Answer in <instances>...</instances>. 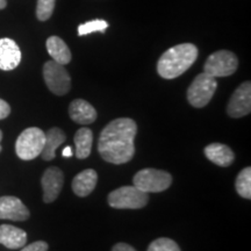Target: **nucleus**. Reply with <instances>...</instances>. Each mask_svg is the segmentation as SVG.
Listing matches in <instances>:
<instances>
[{
  "mask_svg": "<svg viewBox=\"0 0 251 251\" xmlns=\"http://www.w3.org/2000/svg\"><path fill=\"white\" fill-rule=\"evenodd\" d=\"M69 115L76 124L90 125L97 119L96 108L83 99H75L69 106Z\"/></svg>",
  "mask_w": 251,
  "mask_h": 251,
  "instance_id": "ddd939ff",
  "label": "nucleus"
},
{
  "mask_svg": "<svg viewBox=\"0 0 251 251\" xmlns=\"http://www.w3.org/2000/svg\"><path fill=\"white\" fill-rule=\"evenodd\" d=\"M112 251H136V250L127 243H117L112 248Z\"/></svg>",
  "mask_w": 251,
  "mask_h": 251,
  "instance_id": "a878e982",
  "label": "nucleus"
},
{
  "mask_svg": "<svg viewBox=\"0 0 251 251\" xmlns=\"http://www.w3.org/2000/svg\"><path fill=\"white\" fill-rule=\"evenodd\" d=\"M216 87H218L216 78L209 76L205 72L198 75L187 90L188 102L196 108L205 107L212 100Z\"/></svg>",
  "mask_w": 251,
  "mask_h": 251,
  "instance_id": "423d86ee",
  "label": "nucleus"
},
{
  "mask_svg": "<svg viewBox=\"0 0 251 251\" xmlns=\"http://www.w3.org/2000/svg\"><path fill=\"white\" fill-rule=\"evenodd\" d=\"M251 111V83L244 81L231 94L227 106L230 118L237 119L248 115Z\"/></svg>",
  "mask_w": 251,
  "mask_h": 251,
  "instance_id": "1a4fd4ad",
  "label": "nucleus"
},
{
  "mask_svg": "<svg viewBox=\"0 0 251 251\" xmlns=\"http://www.w3.org/2000/svg\"><path fill=\"white\" fill-rule=\"evenodd\" d=\"M62 155H63V157H71L72 155H74V151H72L71 147H65L64 150H63Z\"/></svg>",
  "mask_w": 251,
  "mask_h": 251,
  "instance_id": "bb28decb",
  "label": "nucleus"
},
{
  "mask_svg": "<svg viewBox=\"0 0 251 251\" xmlns=\"http://www.w3.org/2000/svg\"><path fill=\"white\" fill-rule=\"evenodd\" d=\"M148 251H181L179 246L174 240L168 237L157 238L150 243Z\"/></svg>",
  "mask_w": 251,
  "mask_h": 251,
  "instance_id": "5701e85b",
  "label": "nucleus"
},
{
  "mask_svg": "<svg viewBox=\"0 0 251 251\" xmlns=\"http://www.w3.org/2000/svg\"><path fill=\"white\" fill-rule=\"evenodd\" d=\"M9 113H11V107H9L8 103L5 100L0 99V120L7 118Z\"/></svg>",
  "mask_w": 251,
  "mask_h": 251,
  "instance_id": "393cba45",
  "label": "nucleus"
},
{
  "mask_svg": "<svg viewBox=\"0 0 251 251\" xmlns=\"http://www.w3.org/2000/svg\"><path fill=\"white\" fill-rule=\"evenodd\" d=\"M21 62V50L14 40L0 39V70L11 71Z\"/></svg>",
  "mask_w": 251,
  "mask_h": 251,
  "instance_id": "f8f14e48",
  "label": "nucleus"
},
{
  "mask_svg": "<svg viewBox=\"0 0 251 251\" xmlns=\"http://www.w3.org/2000/svg\"><path fill=\"white\" fill-rule=\"evenodd\" d=\"M30 213L24 202L17 197L0 198V219L12 221H26Z\"/></svg>",
  "mask_w": 251,
  "mask_h": 251,
  "instance_id": "9b49d317",
  "label": "nucleus"
},
{
  "mask_svg": "<svg viewBox=\"0 0 251 251\" xmlns=\"http://www.w3.org/2000/svg\"><path fill=\"white\" fill-rule=\"evenodd\" d=\"M2 140V131L0 130V142H1ZM0 152H1V144H0Z\"/></svg>",
  "mask_w": 251,
  "mask_h": 251,
  "instance_id": "c85d7f7f",
  "label": "nucleus"
},
{
  "mask_svg": "<svg viewBox=\"0 0 251 251\" xmlns=\"http://www.w3.org/2000/svg\"><path fill=\"white\" fill-rule=\"evenodd\" d=\"M48 54L51 56L52 61L62 65H67L71 62V51L67 43L58 36H50L46 43Z\"/></svg>",
  "mask_w": 251,
  "mask_h": 251,
  "instance_id": "f3484780",
  "label": "nucleus"
},
{
  "mask_svg": "<svg viewBox=\"0 0 251 251\" xmlns=\"http://www.w3.org/2000/svg\"><path fill=\"white\" fill-rule=\"evenodd\" d=\"M235 187L241 197L251 199V168L249 166L238 174L235 181Z\"/></svg>",
  "mask_w": 251,
  "mask_h": 251,
  "instance_id": "aec40b11",
  "label": "nucleus"
},
{
  "mask_svg": "<svg viewBox=\"0 0 251 251\" xmlns=\"http://www.w3.org/2000/svg\"><path fill=\"white\" fill-rule=\"evenodd\" d=\"M98 181V175L93 169H86L78 174L72 180V190L76 196L84 198L93 192Z\"/></svg>",
  "mask_w": 251,
  "mask_h": 251,
  "instance_id": "2eb2a0df",
  "label": "nucleus"
},
{
  "mask_svg": "<svg viewBox=\"0 0 251 251\" xmlns=\"http://www.w3.org/2000/svg\"><path fill=\"white\" fill-rule=\"evenodd\" d=\"M46 141V133L37 127L25 129L15 142V152L23 161H31L41 155Z\"/></svg>",
  "mask_w": 251,
  "mask_h": 251,
  "instance_id": "7ed1b4c3",
  "label": "nucleus"
},
{
  "mask_svg": "<svg viewBox=\"0 0 251 251\" xmlns=\"http://www.w3.org/2000/svg\"><path fill=\"white\" fill-rule=\"evenodd\" d=\"M41 184L43 188V201L47 203L54 202L61 193L64 184L63 172L56 166L48 168L42 176Z\"/></svg>",
  "mask_w": 251,
  "mask_h": 251,
  "instance_id": "9d476101",
  "label": "nucleus"
},
{
  "mask_svg": "<svg viewBox=\"0 0 251 251\" xmlns=\"http://www.w3.org/2000/svg\"><path fill=\"white\" fill-rule=\"evenodd\" d=\"M56 0H37L36 18L40 21H47L54 13Z\"/></svg>",
  "mask_w": 251,
  "mask_h": 251,
  "instance_id": "4be33fe9",
  "label": "nucleus"
},
{
  "mask_svg": "<svg viewBox=\"0 0 251 251\" xmlns=\"http://www.w3.org/2000/svg\"><path fill=\"white\" fill-rule=\"evenodd\" d=\"M43 78L48 89L56 96H65L71 89V78L67 69L52 59L46 62Z\"/></svg>",
  "mask_w": 251,
  "mask_h": 251,
  "instance_id": "6e6552de",
  "label": "nucleus"
},
{
  "mask_svg": "<svg viewBox=\"0 0 251 251\" xmlns=\"http://www.w3.org/2000/svg\"><path fill=\"white\" fill-rule=\"evenodd\" d=\"M203 152L212 163L219 166H224V168L230 166L235 161V153L233 150L222 143L208 144Z\"/></svg>",
  "mask_w": 251,
  "mask_h": 251,
  "instance_id": "4468645a",
  "label": "nucleus"
},
{
  "mask_svg": "<svg viewBox=\"0 0 251 251\" xmlns=\"http://www.w3.org/2000/svg\"><path fill=\"white\" fill-rule=\"evenodd\" d=\"M48 243L45 241H36V242L24 247L21 251H48Z\"/></svg>",
  "mask_w": 251,
  "mask_h": 251,
  "instance_id": "b1692460",
  "label": "nucleus"
},
{
  "mask_svg": "<svg viewBox=\"0 0 251 251\" xmlns=\"http://www.w3.org/2000/svg\"><path fill=\"white\" fill-rule=\"evenodd\" d=\"M7 6V0H0V9H4Z\"/></svg>",
  "mask_w": 251,
  "mask_h": 251,
  "instance_id": "cd10ccee",
  "label": "nucleus"
},
{
  "mask_svg": "<svg viewBox=\"0 0 251 251\" xmlns=\"http://www.w3.org/2000/svg\"><path fill=\"white\" fill-rule=\"evenodd\" d=\"M136 122L129 118L115 119L103 128L98 142V151L106 162L125 164L135 153Z\"/></svg>",
  "mask_w": 251,
  "mask_h": 251,
  "instance_id": "f257e3e1",
  "label": "nucleus"
},
{
  "mask_svg": "<svg viewBox=\"0 0 251 251\" xmlns=\"http://www.w3.org/2000/svg\"><path fill=\"white\" fill-rule=\"evenodd\" d=\"M198 55V48L192 43H181L172 47L158 59L157 72L164 79H175L192 67Z\"/></svg>",
  "mask_w": 251,
  "mask_h": 251,
  "instance_id": "f03ea898",
  "label": "nucleus"
},
{
  "mask_svg": "<svg viewBox=\"0 0 251 251\" xmlns=\"http://www.w3.org/2000/svg\"><path fill=\"white\" fill-rule=\"evenodd\" d=\"M107 201L109 206L117 209H140L148 203L149 196L134 185L122 186L108 194Z\"/></svg>",
  "mask_w": 251,
  "mask_h": 251,
  "instance_id": "20e7f679",
  "label": "nucleus"
},
{
  "mask_svg": "<svg viewBox=\"0 0 251 251\" xmlns=\"http://www.w3.org/2000/svg\"><path fill=\"white\" fill-rule=\"evenodd\" d=\"M75 147L76 151L75 155L78 159H85L91 155V149H92L93 142V133L90 128H80L75 134Z\"/></svg>",
  "mask_w": 251,
  "mask_h": 251,
  "instance_id": "6ab92c4d",
  "label": "nucleus"
},
{
  "mask_svg": "<svg viewBox=\"0 0 251 251\" xmlns=\"http://www.w3.org/2000/svg\"><path fill=\"white\" fill-rule=\"evenodd\" d=\"M27 242V234L23 229L11 225L0 226V244L8 249H19Z\"/></svg>",
  "mask_w": 251,
  "mask_h": 251,
  "instance_id": "dca6fc26",
  "label": "nucleus"
},
{
  "mask_svg": "<svg viewBox=\"0 0 251 251\" xmlns=\"http://www.w3.org/2000/svg\"><path fill=\"white\" fill-rule=\"evenodd\" d=\"M172 183V176L169 172L157 169H143L133 178L135 187L146 193H158L168 190Z\"/></svg>",
  "mask_w": 251,
  "mask_h": 251,
  "instance_id": "39448f33",
  "label": "nucleus"
},
{
  "mask_svg": "<svg viewBox=\"0 0 251 251\" xmlns=\"http://www.w3.org/2000/svg\"><path fill=\"white\" fill-rule=\"evenodd\" d=\"M67 140L65 133L57 127L51 128L46 133V141L41 156L45 161H52L56 156V150Z\"/></svg>",
  "mask_w": 251,
  "mask_h": 251,
  "instance_id": "a211bd4d",
  "label": "nucleus"
},
{
  "mask_svg": "<svg viewBox=\"0 0 251 251\" xmlns=\"http://www.w3.org/2000/svg\"><path fill=\"white\" fill-rule=\"evenodd\" d=\"M108 28V23L101 19H96V20L89 21V23L81 24L78 26V35L84 36L89 35L94 31H100V33H105L106 29Z\"/></svg>",
  "mask_w": 251,
  "mask_h": 251,
  "instance_id": "412c9836",
  "label": "nucleus"
},
{
  "mask_svg": "<svg viewBox=\"0 0 251 251\" xmlns=\"http://www.w3.org/2000/svg\"><path fill=\"white\" fill-rule=\"evenodd\" d=\"M238 67L237 56L229 50H219L207 58L203 65V72L209 76L228 77L235 74Z\"/></svg>",
  "mask_w": 251,
  "mask_h": 251,
  "instance_id": "0eeeda50",
  "label": "nucleus"
}]
</instances>
